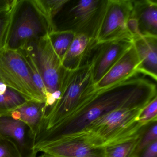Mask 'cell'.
<instances>
[{
	"label": "cell",
	"instance_id": "obj_1",
	"mask_svg": "<svg viewBox=\"0 0 157 157\" xmlns=\"http://www.w3.org/2000/svg\"><path fill=\"white\" fill-rule=\"evenodd\" d=\"M156 82L140 73L110 87L95 90L63 121L47 133L39 147L60 142L79 133L104 115L126 108H143L157 96Z\"/></svg>",
	"mask_w": 157,
	"mask_h": 157
},
{
	"label": "cell",
	"instance_id": "obj_2",
	"mask_svg": "<svg viewBox=\"0 0 157 157\" xmlns=\"http://www.w3.org/2000/svg\"><path fill=\"white\" fill-rule=\"evenodd\" d=\"M144 108H122L110 112L79 133L56 143L77 140L93 148L105 149L133 139L141 135L148 126L139 121Z\"/></svg>",
	"mask_w": 157,
	"mask_h": 157
},
{
	"label": "cell",
	"instance_id": "obj_3",
	"mask_svg": "<svg viewBox=\"0 0 157 157\" xmlns=\"http://www.w3.org/2000/svg\"><path fill=\"white\" fill-rule=\"evenodd\" d=\"M95 90L90 64L75 70H67L60 97L43 117L33 144L63 121Z\"/></svg>",
	"mask_w": 157,
	"mask_h": 157
},
{
	"label": "cell",
	"instance_id": "obj_4",
	"mask_svg": "<svg viewBox=\"0 0 157 157\" xmlns=\"http://www.w3.org/2000/svg\"><path fill=\"white\" fill-rule=\"evenodd\" d=\"M108 3V0H67L53 19L51 32H71L96 40Z\"/></svg>",
	"mask_w": 157,
	"mask_h": 157
},
{
	"label": "cell",
	"instance_id": "obj_5",
	"mask_svg": "<svg viewBox=\"0 0 157 157\" xmlns=\"http://www.w3.org/2000/svg\"><path fill=\"white\" fill-rule=\"evenodd\" d=\"M22 48L32 57L42 76L47 92V111L59 99L67 70L53 49L48 34L29 42Z\"/></svg>",
	"mask_w": 157,
	"mask_h": 157
},
{
	"label": "cell",
	"instance_id": "obj_6",
	"mask_svg": "<svg viewBox=\"0 0 157 157\" xmlns=\"http://www.w3.org/2000/svg\"><path fill=\"white\" fill-rule=\"evenodd\" d=\"M50 33L47 21L33 0H17L13 9L5 48L20 50L29 42Z\"/></svg>",
	"mask_w": 157,
	"mask_h": 157
},
{
	"label": "cell",
	"instance_id": "obj_7",
	"mask_svg": "<svg viewBox=\"0 0 157 157\" xmlns=\"http://www.w3.org/2000/svg\"><path fill=\"white\" fill-rule=\"evenodd\" d=\"M0 78L9 87L27 101L46 103L45 97L36 86L28 66L19 50L0 51Z\"/></svg>",
	"mask_w": 157,
	"mask_h": 157
},
{
	"label": "cell",
	"instance_id": "obj_8",
	"mask_svg": "<svg viewBox=\"0 0 157 157\" xmlns=\"http://www.w3.org/2000/svg\"><path fill=\"white\" fill-rule=\"evenodd\" d=\"M132 8V0H108L106 11L96 39L97 43L123 39L133 40V36L127 27Z\"/></svg>",
	"mask_w": 157,
	"mask_h": 157
},
{
	"label": "cell",
	"instance_id": "obj_9",
	"mask_svg": "<svg viewBox=\"0 0 157 157\" xmlns=\"http://www.w3.org/2000/svg\"><path fill=\"white\" fill-rule=\"evenodd\" d=\"M133 44L132 39L96 43L90 60L94 85L105 75Z\"/></svg>",
	"mask_w": 157,
	"mask_h": 157
},
{
	"label": "cell",
	"instance_id": "obj_10",
	"mask_svg": "<svg viewBox=\"0 0 157 157\" xmlns=\"http://www.w3.org/2000/svg\"><path fill=\"white\" fill-rule=\"evenodd\" d=\"M139 64V60L133 44L95 84V89L101 90L110 87L138 73L137 69Z\"/></svg>",
	"mask_w": 157,
	"mask_h": 157
},
{
	"label": "cell",
	"instance_id": "obj_11",
	"mask_svg": "<svg viewBox=\"0 0 157 157\" xmlns=\"http://www.w3.org/2000/svg\"><path fill=\"white\" fill-rule=\"evenodd\" d=\"M39 157H105V149L93 148L81 140H72L46 146L36 151Z\"/></svg>",
	"mask_w": 157,
	"mask_h": 157
},
{
	"label": "cell",
	"instance_id": "obj_12",
	"mask_svg": "<svg viewBox=\"0 0 157 157\" xmlns=\"http://www.w3.org/2000/svg\"><path fill=\"white\" fill-rule=\"evenodd\" d=\"M140 61L137 72L157 80V36H142L133 39Z\"/></svg>",
	"mask_w": 157,
	"mask_h": 157
},
{
	"label": "cell",
	"instance_id": "obj_13",
	"mask_svg": "<svg viewBox=\"0 0 157 157\" xmlns=\"http://www.w3.org/2000/svg\"><path fill=\"white\" fill-rule=\"evenodd\" d=\"M97 43L83 34H76L62 63L66 69L75 70L85 65H90L94 48Z\"/></svg>",
	"mask_w": 157,
	"mask_h": 157
},
{
	"label": "cell",
	"instance_id": "obj_14",
	"mask_svg": "<svg viewBox=\"0 0 157 157\" xmlns=\"http://www.w3.org/2000/svg\"><path fill=\"white\" fill-rule=\"evenodd\" d=\"M130 17L136 19L142 36H157V0H132Z\"/></svg>",
	"mask_w": 157,
	"mask_h": 157
},
{
	"label": "cell",
	"instance_id": "obj_15",
	"mask_svg": "<svg viewBox=\"0 0 157 157\" xmlns=\"http://www.w3.org/2000/svg\"><path fill=\"white\" fill-rule=\"evenodd\" d=\"M45 104L28 101L11 113V117L22 121L29 127L33 143L35 140L39 126L46 112Z\"/></svg>",
	"mask_w": 157,
	"mask_h": 157
},
{
	"label": "cell",
	"instance_id": "obj_16",
	"mask_svg": "<svg viewBox=\"0 0 157 157\" xmlns=\"http://www.w3.org/2000/svg\"><path fill=\"white\" fill-rule=\"evenodd\" d=\"M25 125L11 117H0V140H12L21 147L25 145Z\"/></svg>",
	"mask_w": 157,
	"mask_h": 157
},
{
	"label": "cell",
	"instance_id": "obj_17",
	"mask_svg": "<svg viewBox=\"0 0 157 157\" xmlns=\"http://www.w3.org/2000/svg\"><path fill=\"white\" fill-rule=\"evenodd\" d=\"M27 101L23 95L6 85L0 78V117L9 116Z\"/></svg>",
	"mask_w": 157,
	"mask_h": 157
},
{
	"label": "cell",
	"instance_id": "obj_18",
	"mask_svg": "<svg viewBox=\"0 0 157 157\" xmlns=\"http://www.w3.org/2000/svg\"><path fill=\"white\" fill-rule=\"evenodd\" d=\"M75 35L71 32H53L48 34L53 49L61 61L73 41Z\"/></svg>",
	"mask_w": 157,
	"mask_h": 157
},
{
	"label": "cell",
	"instance_id": "obj_19",
	"mask_svg": "<svg viewBox=\"0 0 157 157\" xmlns=\"http://www.w3.org/2000/svg\"><path fill=\"white\" fill-rule=\"evenodd\" d=\"M37 9L45 17L52 32V21L67 0H33Z\"/></svg>",
	"mask_w": 157,
	"mask_h": 157
},
{
	"label": "cell",
	"instance_id": "obj_20",
	"mask_svg": "<svg viewBox=\"0 0 157 157\" xmlns=\"http://www.w3.org/2000/svg\"><path fill=\"white\" fill-rule=\"evenodd\" d=\"M143 133L133 139L106 148L105 157H132Z\"/></svg>",
	"mask_w": 157,
	"mask_h": 157
},
{
	"label": "cell",
	"instance_id": "obj_21",
	"mask_svg": "<svg viewBox=\"0 0 157 157\" xmlns=\"http://www.w3.org/2000/svg\"><path fill=\"white\" fill-rule=\"evenodd\" d=\"M19 51L21 52L28 66L31 76L36 86L42 95L45 97L46 101L47 92L38 68L36 67L32 57L25 49L22 48L19 50Z\"/></svg>",
	"mask_w": 157,
	"mask_h": 157
},
{
	"label": "cell",
	"instance_id": "obj_22",
	"mask_svg": "<svg viewBox=\"0 0 157 157\" xmlns=\"http://www.w3.org/2000/svg\"><path fill=\"white\" fill-rule=\"evenodd\" d=\"M157 140V122L151 123L141 135L132 157H136L150 144Z\"/></svg>",
	"mask_w": 157,
	"mask_h": 157
},
{
	"label": "cell",
	"instance_id": "obj_23",
	"mask_svg": "<svg viewBox=\"0 0 157 157\" xmlns=\"http://www.w3.org/2000/svg\"><path fill=\"white\" fill-rule=\"evenodd\" d=\"M13 11V9L9 11L0 13V51L6 47Z\"/></svg>",
	"mask_w": 157,
	"mask_h": 157
},
{
	"label": "cell",
	"instance_id": "obj_24",
	"mask_svg": "<svg viewBox=\"0 0 157 157\" xmlns=\"http://www.w3.org/2000/svg\"><path fill=\"white\" fill-rule=\"evenodd\" d=\"M157 120V97L153 99L142 110L139 117L140 123L148 126Z\"/></svg>",
	"mask_w": 157,
	"mask_h": 157
},
{
	"label": "cell",
	"instance_id": "obj_25",
	"mask_svg": "<svg viewBox=\"0 0 157 157\" xmlns=\"http://www.w3.org/2000/svg\"><path fill=\"white\" fill-rule=\"evenodd\" d=\"M136 157H157V140L150 144Z\"/></svg>",
	"mask_w": 157,
	"mask_h": 157
},
{
	"label": "cell",
	"instance_id": "obj_26",
	"mask_svg": "<svg viewBox=\"0 0 157 157\" xmlns=\"http://www.w3.org/2000/svg\"><path fill=\"white\" fill-rule=\"evenodd\" d=\"M17 1V0H0V13L11 10Z\"/></svg>",
	"mask_w": 157,
	"mask_h": 157
},
{
	"label": "cell",
	"instance_id": "obj_27",
	"mask_svg": "<svg viewBox=\"0 0 157 157\" xmlns=\"http://www.w3.org/2000/svg\"><path fill=\"white\" fill-rule=\"evenodd\" d=\"M0 157H15L13 156L8 146L1 142L0 140Z\"/></svg>",
	"mask_w": 157,
	"mask_h": 157
},
{
	"label": "cell",
	"instance_id": "obj_28",
	"mask_svg": "<svg viewBox=\"0 0 157 157\" xmlns=\"http://www.w3.org/2000/svg\"></svg>",
	"mask_w": 157,
	"mask_h": 157
}]
</instances>
